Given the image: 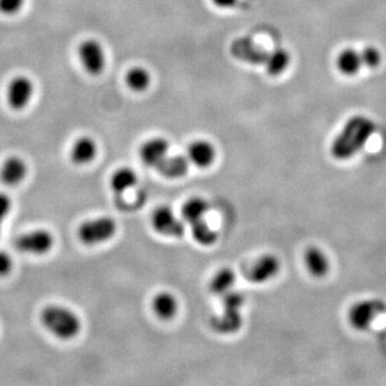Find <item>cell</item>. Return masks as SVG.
Wrapping results in <instances>:
<instances>
[{
  "instance_id": "cell-1",
  "label": "cell",
  "mask_w": 386,
  "mask_h": 386,
  "mask_svg": "<svg viewBox=\"0 0 386 386\" xmlns=\"http://www.w3.org/2000/svg\"><path fill=\"white\" fill-rule=\"evenodd\" d=\"M375 131V125L371 119L353 116L333 140L331 154L339 161L351 159L365 147Z\"/></svg>"
},
{
  "instance_id": "cell-2",
  "label": "cell",
  "mask_w": 386,
  "mask_h": 386,
  "mask_svg": "<svg viewBox=\"0 0 386 386\" xmlns=\"http://www.w3.org/2000/svg\"><path fill=\"white\" fill-rule=\"evenodd\" d=\"M40 321L48 332L62 340H71L80 334L82 322L70 309L50 305L40 312Z\"/></svg>"
},
{
  "instance_id": "cell-3",
  "label": "cell",
  "mask_w": 386,
  "mask_h": 386,
  "mask_svg": "<svg viewBox=\"0 0 386 386\" xmlns=\"http://www.w3.org/2000/svg\"><path fill=\"white\" fill-rule=\"evenodd\" d=\"M385 304L375 298L359 300L349 309L347 322L355 331L366 332L377 320L378 317L385 312Z\"/></svg>"
},
{
  "instance_id": "cell-4",
  "label": "cell",
  "mask_w": 386,
  "mask_h": 386,
  "mask_svg": "<svg viewBox=\"0 0 386 386\" xmlns=\"http://www.w3.org/2000/svg\"><path fill=\"white\" fill-rule=\"evenodd\" d=\"M117 233V223L109 217L85 221L77 231V237L84 245L95 246L113 239Z\"/></svg>"
},
{
  "instance_id": "cell-5",
  "label": "cell",
  "mask_w": 386,
  "mask_h": 386,
  "mask_svg": "<svg viewBox=\"0 0 386 386\" xmlns=\"http://www.w3.org/2000/svg\"><path fill=\"white\" fill-rule=\"evenodd\" d=\"M150 223L156 233L166 237L180 239L184 237L186 232L185 221L178 218L173 209L168 206H160L154 209Z\"/></svg>"
},
{
  "instance_id": "cell-6",
  "label": "cell",
  "mask_w": 386,
  "mask_h": 386,
  "mask_svg": "<svg viewBox=\"0 0 386 386\" xmlns=\"http://www.w3.org/2000/svg\"><path fill=\"white\" fill-rule=\"evenodd\" d=\"M79 57L83 68L88 74L97 76L105 71L107 56L102 44L95 39H86L79 46Z\"/></svg>"
},
{
  "instance_id": "cell-7",
  "label": "cell",
  "mask_w": 386,
  "mask_h": 386,
  "mask_svg": "<svg viewBox=\"0 0 386 386\" xmlns=\"http://www.w3.org/2000/svg\"><path fill=\"white\" fill-rule=\"evenodd\" d=\"M34 85L29 77L18 75L10 81L7 88L8 105L14 111H23L34 97Z\"/></svg>"
},
{
  "instance_id": "cell-8",
  "label": "cell",
  "mask_w": 386,
  "mask_h": 386,
  "mask_svg": "<svg viewBox=\"0 0 386 386\" xmlns=\"http://www.w3.org/2000/svg\"><path fill=\"white\" fill-rule=\"evenodd\" d=\"M14 245L21 253L44 255L54 246V237L46 229H36L18 237Z\"/></svg>"
},
{
  "instance_id": "cell-9",
  "label": "cell",
  "mask_w": 386,
  "mask_h": 386,
  "mask_svg": "<svg viewBox=\"0 0 386 386\" xmlns=\"http://www.w3.org/2000/svg\"><path fill=\"white\" fill-rule=\"evenodd\" d=\"M281 270V261L277 255H262L248 272V279L255 284H263L274 279Z\"/></svg>"
},
{
  "instance_id": "cell-10",
  "label": "cell",
  "mask_w": 386,
  "mask_h": 386,
  "mask_svg": "<svg viewBox=\"0 0 386 386\" xmlns=\"http://www.w3.org/2000/svg\"><path fill=\"white\" fill-rule=\"evenodd\" d=\"M231 55L239 62L251 65H264L268 52L261 46H257L250 39L241 38L231 44Z\"/></svg>"
},
{
  "instance_id": "cell-11",
  "label": "cell",
  "mask_w": 386,
  "mask_h": 386,
  "mask_svg": "<svg viewBox=\"0 0 386 386\" xmlns=\"http://www.w3.org/2000/svg\"><path fill=\"white\" fill-rule=\"evenodd\" d=\"M170 143L164 138H152L142 144L140 158L146 166L157 168L168 156Z\"/></svg>"
},
{
  "instance_id": "cell-12",
  "label": "cell",
  "mask_w": 386,
  "mask_h": 386,
  "mask_svg": "<svg viewBox=\"0 0 386 386\" xmlns=\"http://www.w3.org/2000/svg\"><path fill=\"white\" fill-rule=\"evenodd\" d=\"M211 330L219 335H233L241 331L244 324L241 310L223 308L221 314H216L209 321Z\"/></svg>"
},
{
  "instance_id": "cell-13",
  "label": "cell",
  "mask_w": 386,
  "mask_h": 386,
  "mask_svg": "<svg viewBox=\"0 0 386 386\" xmlns=\"http://www.w3.org/2000/svg\"><path fill=\"white\" fill-rule=\"evenodd\" d=\"M216 147L207 140L192 142L187 150L189 162L199 168H207L213 166L216 161Z\"/></svg>"
},
{
  "instance_id": "cell-14",
  "label": "cell",
  "mask_w": 386,
  "mask_h": 386,
  "mask_svg": "<svg viewBox=\"0 0 386 386\" xmlns=\"http://www.w3.org/2000/svg\"><path fill=\"white\" fill-rule=\"evenodd\" d=\"M304 262L306 269L312 277L321 279L326 277L327 274L330 273V258L317 246L307 248L304 253Z\"/></svg>"
},
{
  "instance_id": "cell-15",
  "label": "cell",
  "mask_w": 386,
  "mask_h": 386,
  "mask_svg": "<svg viewBox=\"0 0 386 386\" xmlns=\"http://www.w3.org/2000/svg\"><path fill=\"white\" fill-rule=\"evenodd\" d=\"M27 164L18 156L7 158L0 168V180L7 186L21 184L27 176Z\"/></svg>"
},
{
  "instance_id": "cell-16",
  "label": "cell",
  "mask_w": 386,
  "mask_h": 386,
  "mask_svg": "<svg viewBox=\"0 0 386 386\" xmlns=\"http://www.w3.org/2000/svg\"><path fill=\"white\" fill-rule=\"evenodd\" d=\"M98 145L91 137H81L74 142L71 148L70 157L76 166H86L97 157Z\"/></svg>"
},
{
  "instance_id": "cell-17",
  "label": "cell",
  "mask_w": 386,
  "mask_h": 386,
  "mask_svg": "<svg viewBox=\"0 0 386 386\" xmlns=\"http://www.w3.org/2000/svg\"><path fill=\"white\" fill-rule=\"evenodd\" d=\"M189 162L187 156L175 154V156H168L159 166L156 168L160 175L168 180H180L187 175L189 171Z\"/></svg>"
},
{
  "instance_id": "cell-18",
  "label": "cell",
  "mask_w": 386,
  "mask_h": 386,
  "mask_svg": "<svg viewBox=\"0 0 386 386\" xmlns=\"http://www.w3.org/2000/svg\"><path fill=\"white\" fill-rule=\"evenodd\" d=\"M152 312L162 321H171L175 318L180 308L178 298L170 292H161L154 296L152 302Z\"/></svg>"
},
{
  "instance_id": "cell-19",
  "label": "cell",
  "mask_w": 386,
  "mask_h": 386,
  "mask_svg": "<svg viewBox=\"0 0 386 386\" xmlns=\"http://www.w3.org/2000/svg\"><path fill=\"white\" fill-rule=\"evenodd\" d=\"M237 282V274L234 269L223 267L219 269L209 282V290L215 295L222 296L233 290Z\"/></svg>"
},
{
  "instance_id": "cell-20",
  "label": "cell",
  "mask_w": 386,
  "mask_h": 386,
  "mask_svg": "<svg viewBox=\"0 0 386 386\" xmlns=\"http://www.w3.org/2000/svg\"><path fill=\"white\" fill-rule=\"evenodd\" d=\"M139 182L135 171L130 168H121L113 173L111 178V189L117 196H121L130 189L137 186Z\"/></svg>"
},
{
  "instance_id": "cell-21",
  "label": "cell",
  "mask_w": 386,
  "mask_h": 386,
  "mask_svg": "<svg viewBox=\"0 0 386 386\" xmlns=\"http://www.w3.org/2000/svg\"><path fill=\"white\" fill-rule=\"evenodd\" d=\"M291 64V55L286 48H278L272 52H268L267 58H266L265 66L266 72L270 76H278L282 74L288 67Z\"/></svg>"
},
{
  "instance_id": "cell-22",
  "label": "cell",
  "mask_w": 386,
  "mask_h": 386,
  "mask_svg": "<svg viewBox=\"0 0 386 386\" xmlns=\"http://www.w3.org/2000/svg\"><path fill=\"white\" fill-rule=\"evenodd\" d=\"M209 204L202 198H191L182 205V218L185 223L193 225L203 220L208 213Z\"/></svg>"
},
{
  "instance_id": "cell-23",
  "label": "cell",
  "mask_w": 386,
  "mask_h": 386,
  "mask_svg": "<svg viewBox=\"0 0 386 386\" xmlns=\"http://www.w3.org/2000/svg\"><path fill=\"white\" fill-rule=\"evenodd\" d=\"M336 65L337 68L343 75L353 76L359 72L363 66L361 53L353 48H345L341 51L340 54L337 57Z\"/></svg>"
},
{
  "instance_id": "cell-24",
  "label": "cell",
  "mask_w": 386,
  "mask_h": 386,
  "mask_svg": "<svg viewBox=\"0 0 386 386\" xmlns=\"http://www.w3.org/2000/svg\"><path fill=\"white\" fill-rule=\"evenodd\" d=\"M125 82L128 88L135 93H143L147 91L152 83V75L147 69L141 66H135L130 68L125 75Z\"/></svg>"
},
{
  "instance_id": "cell-25",
  "label": "cell",
  "mask_w": 386,
  "mask_h": 386,
  "mask_svg": "<svg viewBox=\"0 0 386 386\" xmlns=\"http://www.w3.org/2000/svg\"><path fill=\"white\" fill-rule=\"evenodd\" d=\"M191 234L193 239L201 246L211 247L218 241V232L213 229L208 223L205 222L204 219L191 225Z\"/></svg>"
},
{
  "instance_id": "cell-26",
  "label": "cell",
  "mask_w": 386,
  "mask_h": 386,
  "mask_svg": "<svg viewBox=\"0 0 386 386\" xmlns=\"http://www.w3.org/2000/svg\"><path fill=\"white\" fill-rule=\"evenodd\" d=\"M361 62L363 66L369 69H375L381 65L382 54L375 46H367L361 52Z\"/></svg>"
},
{
  "instance_id": "cell-27",
  "label": "cell",
  "mask_w": 386,
  "mask_h": 386,
  "mask_svg": "<svg viewBox=\"0 0 386 386\" xmlns=\"http://www.w3.org/2000/svg\"><path fill=\"white\" fill-rule=\"evenodd\" d=\"M222 298V306L223 308L237 309V310H241L244 305L246 302V298L241 292L232 291L227 292L225 295L221 296Z\"/></svg>"
},
{
  "instance_id": "cell-28",
  "label": "cell",
  "mask_w": 386,
  "mask_h": 386,
  "mask_svg": "<svg viewBox=\"0 0 386 386\" xmlns=\"http://www.w3.org/2000/svg\"><path fill=\"white\" fill-rule=\"evenodd\" d=\"M26 0H0V14L12 16L21 11Z\"/></svg>"
},
{
  "instance_id": "cell-29",
  "label": "cell",
  "mask_w": 386,
  "mask_h": 386,
  "mask_svg": "<svg viewBox=\"0 0 386 386\" xmlns=\"http://www.w3.org/2000/svg\"><path fill=\"white\" fill-rule=\"evenodd\" d=\"M10 209H11V200L9 197L6 196L5 193H0V229L6 217L9 214Z\"/></svg>"
},
{
  "instance_id": "cell-30",
  "label": "cell",
  "mask_w": 386,
  "mask_h": 386,
  "mask_svg": "<svg viewBox=\"0 0 386 386\" xmlns=\"http://www.w3.org/2000/svg\"><path fill=\"white\" fill-rule=\"evenodd\" d=\"M13 267V262L8 253L0 251V276L9 275Z\"/></svg>"
},
{
  "instance_id": "cell-31",
  "label": "cell",
  "mask_w": 386,
  "mask_h": 386,
  "mask_svg": "<svg viewBox=\"0 0 386 386\" xmlns=\"http://www.w3.org/2000/svg\"><path fill=\"white\" fill-rule=\"evenodd\" d=\"M211 3L214 4L219 9L227 10L235 7L237 0H211Z\"/></svg>"
}]
</instances>
